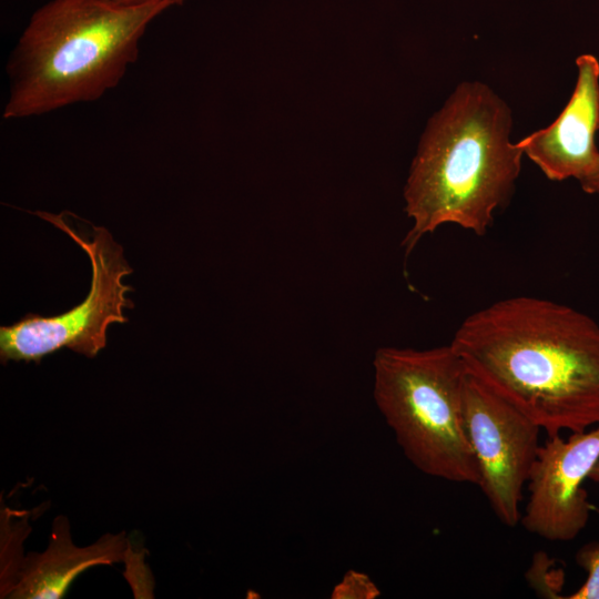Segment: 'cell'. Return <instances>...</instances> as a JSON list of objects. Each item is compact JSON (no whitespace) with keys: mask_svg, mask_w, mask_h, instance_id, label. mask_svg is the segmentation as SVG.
<instances>
[{"mask_svg":"<svg viewBox=\"0 0 599 599\" xmlns=\"http://www.w3.org/2000/svg\"><path fill=\"white\" fill-rule=\"evenodd\" d=\"M450 346L474 378L547 437L599 425V324L583 312L504 298L466 317Z\"/></svg>","mask_w":599,"mask_h":599,"instance_id":"6da1fadb","label":"cell"},{"mask_svg":"<svg viewBox=\"0 0 599 599\" xmlns=\"http://www.w3.org/2000/svg\"><path fill=\"white\" fill-rule=\"evenodd\" d=\"M509 105L488 84L464 81L429 119L404 187L413 224L403 245L445 224L483 236L511 200L524 152Z\"/></svg>","mask_w":599,"mask_h":599,"instance_id":"7a4b0ae2","label":"cell"},{"mask_svg":"<svg viewBox=\"0 0 599 599\" xmlns=\"http://www.w3.org/2000/svg\"><path fill=\"white\" fill-rule=\"evenodd\" d=\"M167 3L50 0L31 16L8 63L4 120L93 102L115 88L139 57L148 27Z\"/></svg>","mask_w":599,"mask_h":599,"instance_id":"3957f363","label":"cell"},{"mask_svg":"<svg viewBox=\"0 0 599 599\" xmlns=\"http://www.w3.org/2000/svg\"><path fill=\"white\" fill-rule=\"evenodd\" d=\"M373 366L376 405L406 458L428 476L478 486L463 413L467 372L450 344L382 347Z\"/></svg>","mask_w":599,"mask_h":599,"instance_id":"277c9868","label":"cell"},{"mask_svg":"<svg viewBox=\"0 0 599 599\" xmlns=\"http://www.w3.org/2000/svg\"><path fill=\"white\" fill-rule=\"evenodd\" d=\"M34 215L53 224L68 234L88 255L91 267V286L87 297L71 309L54 316L27 314L9 326L0 327V358L34 362L62 348L93 358L106 345V329L112 323H125L123 308L134 304L125 294L132 287L122 278L132 268L123 256V248L111 233L90 223L82 230L80 217L63 211L53 214L35 211Z\"/></svg>","mask_w":599,"mask_h":599,"instance_id":"5b68a950","label":"cell"},{"mask_svg":"<svg viewBox=\"0 0 599 599\" xmlns=\"http://www.w3.org/2000/svg\"><path fill=\"white\" fill-rule=\"evenodd\" d=\"M463 413L479 469L478 487L501 524L515 527L520 522L522 491L538 456L541 428L468 372Z\"/></svg>","mask_w":599,"mask_h":599,"instance_id":"8992f818","label":"cell"},{"mask_svg":"<svg viewBox=\"0 0 599 599\" xmlns=\"http://www.w3.org/2000/svg\"><path fill=\"white\" fill-rule=\"evenodd\" d=\"M598 460L599 425L567 439L547 437L527 484L524 528L549 541L573 540L589 520L591 507L582 485Z\"/></svg>","mask_w":599,"mask_h":599,"instance_id":"52a82bcc","label":"cell"},{"mask_svg":"<svg viewBox=\"0 0 599 599\" xmlns=\"http://www.w3.org/2000/svg\"><path fill=\"white\" fill-rule=\"evenodd\" d=\"M572 94L556 120L518 141L524 155L550 181L588 175L599 160V61L593 54L576 58Z\"/></svg>","mask_w":599,"mask_h":599,"instance_id":"ba28073f","label":"cell"},{"mask_svg":"<svg viewBox=\"0 0 599 599\" xmlns=\"http://www.w3.org/2000/svg\"><path fill=\"white\" fill-rule=\"evenodd\" d=\"M125 555L123 534H106L93 545L77 547L70 537L68 519L59 516L53 521L47 550L32 552L22 560L7 597L59 599L79 573L92 566L119 562Z\"/></svg>","mask_w":599,"mask_h":599,"instance_id":"9c48e42d","label":"cell"},{"mask_svg":"<svg viewBox=\"0 0 599 599\" xmlns=\"http://www.w3.org/2000/svg\"><path fill=\"white\" fill-rule=\"evenodd\" d=\"M576 562L586 571L587 579L568 599H599V541L582 546L576 554Z\"/></svg>","mask_w":599,"mask_h":599,"instance_id":"30bf717a","label":"cell"},{"mask_svg":"<svg viewBox=\"0 0 599 599\" xmlns=\"http://www.w3.org/2000/svg\"><path fill=\"white\" fill-rule=\"evenodd\" d=\"M379 595V589L366 573L349 570L334 587L331 597L334 599H373Z\"/></svg>","mask_w":599,"mask_h":599,"instance_id":"8fae6325","label":"cell"},{"mask_svg":"<svg viewBox=\"0 0 599 599\" xmlns=\"http://www.w3.org/2000/svg\"><path fill=\"white\" fill-rule=\"evenodd\" d=\"M583 192L599 196V160L593 170L579 181Z\"/></svg>","mask_w":599,"mask_h":599,"instance_id":"7c38bea8","label":"cell"},{"mask_svg":"<svg viewBox=\"0 0 599 599\" xmlns=\"http://www.w3.org/2000/svg\"><path fill=\"white\" fill-rule=\"evenodd\" d=\"M120 6H144L152 3H167L171 7L181 6L187 0H105Z\"/></svg>","mask_w":599,"mask_h":599,"instance_id":"4fadbf2b","label":"cell"},{"mask_svg":"<svg viewBox=\"0 0 599 599\" xmlns=\"http://www.w3.org/2000/svg\"><path fill=\"white\" fill-rule=\"evenodd\" d=\"M589 480L599 484V460L589 475Z\"/></svg>","mask_w":599,"mask_h":599,"instance_id":"5bb4252c","label":"cell"}]
</instances>
